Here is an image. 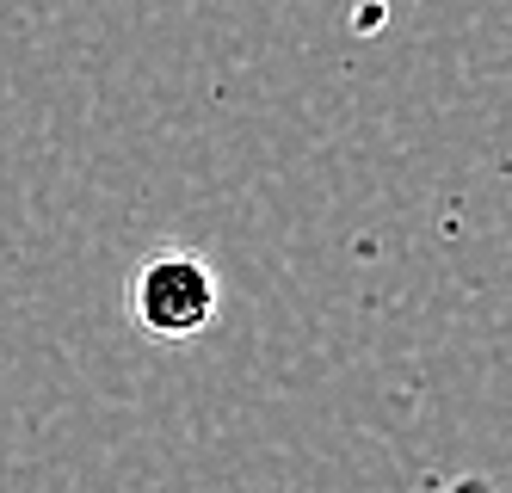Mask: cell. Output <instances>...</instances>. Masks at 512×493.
Returning <instances> with one entry per match:
<instances>
[{"label":"cell","instance_id":"6da1fadb","mask_svg":"<svg viewBox=\"0 0 512 493\" xmlns=\"http://www.w3.org/2000/svg\"><path fill=\"white\" fill-rule=\"evenodd\" d=\"M216 309H223V284H216V272L186 253V247H161L142 259V272L130 278V315L142 333L167 339V346H186V339H198Z\"/></svg>","mask_w":512,"mask_h":493}]
</instances>
